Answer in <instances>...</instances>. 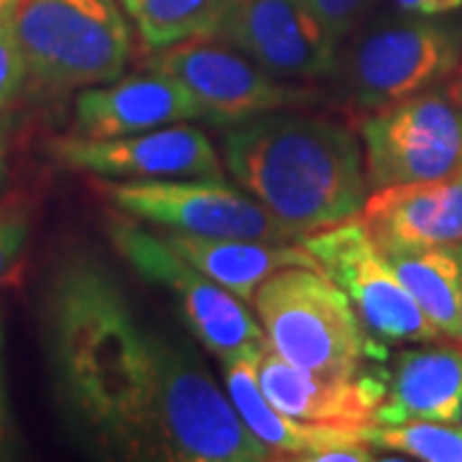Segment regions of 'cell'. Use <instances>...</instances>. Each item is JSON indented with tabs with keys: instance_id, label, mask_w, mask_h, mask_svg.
Here are the masks:
<instances>
[{
	"instance_id": "obj_1",
	"label": "cell",
	"mask_w": 462,
	"mask_h": 462,
	"mask_svg": "<svg viewBox=\"0 0 462 462\" xmlns=\"http://www.w3.org/2000/svg\"><path fill=\"white\" fill-rule=\"evenodd\" d=\"M51 385L69 430L111 460H162L160 413L172 339L147 331L116 278L69 254L42 298Z\"/></svg>"
},
{
	"instance_id": "obj_2",
	"label": "cell",
	"mask_w": 462,
	"mask_h": 462,
	"mask_svg": "<svg viewBox=\"0 0 462 462\" xmlns=\"http://www.w3.org/2000/svg\"><path fill=\"white\" fill-rule=\"evenodd\" d=\"M221 160L300 239L360 216L367 203L363 142L331 118L273 111L231 124Z\"/></svg>"
},
{
	"instance_id": "obj_3",
	"label": "cell",
	"mask_w": 462,
	"mask_h": 462,
	"mask_svg": "<svg viewBox=\"0 0 462 462\" xmlns=\"http://www.w3.org/2000/svg\"><path fill=\"white\" fill-rule=\"evenodd\" d=\"M252 306L267 346L306 370L360 373L380 345L367 334L345 291L324 270H281L257 288Z\"/></svg>"
},
{
	"instance_id": "obj_4",
	"label": "cell",
	"mask_w": 462,
	"mask_h": 462,
	"mask_svg": "<svg viewBox=\"0 0 462 462\" xmlns=\"http://www.w3.org/2000/svg\"><path fill=\"white\" fill-rule=\"evenodd\" d=\"M14 29L29 78L54 90L114 83L132 57L118 0H23Z\"/></svg>"
},
{
	"instance_id": "obj_5",
	"label": "cell",
	"mask_w": 462,
	"mask_h": 462,
	"mask_svg": "<svg viewBox=\"0 0 462 462\" xmlns=\"http://www.w3.org/2000/svg\"><path fill=\"white\" fill-rule=\"evenodd\" d=\"M462 57V36L437 18L403 14L383 21L337 60L342 88L367 111H380L434 90Z\"/></svg>"
},
{
	"instance_id": "obj_6",
	"label": "cell",
	"mask_w": 462,
	"mask_h": 462,
	"mask_svg": "<svg viewBox=\"0 0 462 462\" xmlns=\"http://www.w3.org/2000/svg\"><path fill=\"white\" fill-rule=\"evenodd\" d=\"M108 234L124 260L144 281L165 288L175 298L188 329L203 349L218 360L263 355L267 349L260 319L249 311L247 300L182 260L162 234H152L129 221H111Z\"/></svg>"
},
{
	"instance_id": "obj_7",
	"label": "cell",
	"mask_w": 462,
	"mask_h": 462,
	"mask_svg": "<svg viewBox=\"0 0 462 462\" xmlns=\"http://www.w3.org/2000/svg\"><path fill=\"white\" fill-rule=\"evenodd\" d=\"M300 245L314 254L327 278L345 291L375 342L421 345L442 339L360 216L306 234Z\"/></svg>"
},
{
	"instance_id": "obj_8",
	"label": "cell",
	"mask_w": 462,
	"mask_h": 462,
	"mask_svg": "<svg viewBox=\"0 0 462 462\" xmlns=\"http://www.w3.org/2000/svg\"><path fill=\"white\" fill-rule=\"evenodd\" d=\"M100 185L121 214L157 229L216 239L300 242L296 229L267 211L245 188H234L226 180H114Z\"/></svg>"
},
{
	"instance_id": "obj_9",
	"label": "cell",
	"mask_w": 462,
	"mask_h": 462,
	"mask_svg": "<svg viewBox=\"0 0 462 462\" xmlns=\"http://www.w3.org/2000/svg\"><path fill=\"white\" fill-rule=\"evenodd\" d=\"M360 142L375 190L442 180L462 170V103L452 93L427 90L365 116Z\"/></svg>"
},
{
	"instance_id": "obj_10",
	"label": "cell",
	"mask_w": 462,
	"mask_h": 462,
	"mask_svg": "<svg viewBox=\"0 0 462 462\" xmlns=\"http://www.w3.org/2000/svg\"><path fill=\"white\" fill-rule=\"evenodd\" d=\"M149 69L172 75L196 98L203 121L239 124L309 100V93L275 78L218 36H196L160 50Z\"/></svg>"
},
{
	"instance_id": "obj_11",
	"label": "cell",
	"mask_w": 462,
	"mask_h": 462,
	"mask_svg": "<svg viewBox=\"0 0 462 462\" xmlns=\"http://www.w3.org/2000/svg\"><path fill=\"white\" fill-rule=\"evenodd\" d=\"M60 167L103 180H226V167L208 136L190 124H172L132 136L88 139L60 136L50 142Z\"/></svg>"
},
{
	"instance_id": "obj_12",
	"label": "cell",
	"mask_w": 462,
	"mask_h": 462,
	"mask_svg": "<svg viewBox=\"0 0 462 462\" xmlns=\"http://www.w3.org/2000/svg\"><path fill=\"white\" fill-rule=\"evenodd\" d=\"M211 36L245 51L281 80L329 75L339 60V44L306 0H229Z\"/></svg>"
},
{
	"instance_id": "obj_13",
	"label": "cell",
	"mask_w": 462,
	"mask_h": 462,
	"mask_svg": "<svg viewBox=\"0 0 462 462\" xmlns=\"http://www.w3.org/2000/svg\"><path fill=\"white\" fill-rule=\"evenodd\" d=\"M257 380L278 411L314 424H373L385 396V383L375 365L352 375L316 373L282 360L270 346L260 355Z\"/></svg>"
},
{
	"instance_id": "obj_14",
	"label": "cell",
	"mask_w": 462,
	"mask_h": 462,
	"mask_svg": "<svg viewBox=\"0 0 462 462\" xmlns=\"http://www.w3.org/2000/svg\"><path fill=\"white\" fill-rule=\"evenodd\" d=\"M188 121H203L196 98L172 75L149 69L147 75L83 88L75 98L72 134L116 139Z\"/></svg>"
},
{
	"instance_id": "obj_15",
	"label": "cell",
	"mask_w": 462,
	"mask_h": 462,
	"mask_svg": "<svg viewBox=\"0 0 462 462\" xmlns=\"http://www.w3.org/2000/svg\"><path fill=\"white\" fill-rule=\"evenodd\" d=\"M385 396L373 424L457 421L462 411V342H421L398 349L380 367Z\"/></svg>"
},
{
	"instance_id": "obj_16",
	"label": "cell",
	"mask_w": 462,
	"mask_h": 462,
	"mask_svg": "<svg viewBox=\"0 0 462 462\" xmlns=\"http://www.w3.org/2000/svg\"><path fill=\"white\" fill-rule=\"evenodd\" d=\"M360 218L383 252L460 245L462 170L442 180L378 188Z\"/></svg>"
},
{
	"instance_id": "obj_17",
	"label": "cell",
	"mask_w": 462,
	"mask_h": 462,
	"mask_svg": "<svg viewBox=\"0 0 462 462\" xmlns=\"http://www.w3.org/2000/svg\"><path fill=\"white\" fill-rule=\"evenodd\" d=\"M257 363L260 355L221 360L224 383L239 416L245 419L252 434L275 455V460L291 457V460L309 462L316 452H324L329 447L365 442L367 424H314V421H298L278 411L260 388Z\"/></svg>"
},
{
	"instance_id": "obj_18",
	"label": "cell",
	"mask_w": 462,
	"mask_h": 462,
	"mask_svg": "<svg viewBox=\"0 0 462 462\" xmlns=\"http://www.w3.org/2000/svg\"><path fill=\"white\" fill-rule=\"evenodd\" d=\"M170 247L203 275L224 285L242 300H252L257 288L275 273L288 267L321 270L316 257L300 242H264V239H216L196 234H162Z\"/></svg>"
},
{
	"instance_id": "obj_19",
	"label": "cell",
	"mask_w": 462,
	"mask_h": 462,
	"mask_svg": "<svg viewBox=\"0 0 462 462\" xmlns=\"http://www.w3.org/2000/svg\"><path fill=\"white\" fill-rule=\"evenodd\" d=\"M385 257L439 334L462 342V242L445 247L385 249Z\"/></svg>"
},
{
	"instance_id": "obj_20",
	"label": "cell",
	"mask_w": 462,
	"mask_h": 462,
	"mask_svg": "<svg viewBox=\"0 0 462 462\" xmlns=\"http://www.w3.org/2000/svg\"><path fill=\"white\" fill-rule=\"evenodd\" d=\"M149 50L211 36L229 0H118Z\"/></svg>"
},
{
	"instance_id": "obj_21",
	"label": "cell",
	"mask_w": 462,
	"mask_h": 462,
	"mask_svg": "<svg viewBox=\"0 0 462 462\" xmlns=\"http://www.w3.org/2000/svg\"><path fill=\"white\" fill-rule=\"evenodd\" d=\"M365 442L373 449L401 452L411 460L462 462V424L457 421L367 424Z\"/></svg>"
},
{
	"instance_id": "obj_22",
	"label": "cell",
	"mask_w": 462,
	"mask_h": 462,
	"mask_svg": "<svg viewBox=\"0 0 462 462\" xmlns=\"http://www.w3.org/2000/svg\"><path fill=\"white\" fill-rule=\"evenodd\" d=\"M26 80L29 67L18 44L14 21H0V111L18 98Z\"/></svg>"
},
{
	"instance_id": "obj_23",
	"label": "cell",
	"mask_w": 462,
	"mask_h": 462,
	"mask_svg": "<svg viewBox=\"0 0 462 462\" xmlns=\"http://www.w3.org/2000/svg\"><path fill=\"white\" fill-rule=\"evenodd\" d=\"M316 18L324 23L329 36L342 47L349 32L360 23L365 14L378 3V0H306Z\"/></svg>"
},
{
	"instance_id": "obj_24",
	"label": "cell",
	"mask_w": 462,
	"mask_h": 462,
	"mask_svg": "<svg viewBox=\"0 0 462 462\" xmlns=\"http://www.w3.org/2000/svg\"><path fill=\"white\" fill-rule=\"evenodd\" d=\"M32 236V221L21 208H5L0 211V282L14 270L26 252Z\"/></svg>"
},
{
	"instance_id": "obj_25",
	"label": "cell",
	"mask_w": 462,
	"mask_h": 462,
	"mask_svg": "<svg viewBox=\"0 0 462 462\" xmlns=\"http://www.w3.org/2000/svg\"><path fill=\"white\" fill-rule=\"evenodd\" d=\"M462 0H396V8L401 14H411V16L439 18L457 11Z\"/></svg>"
},
{
	"instance_id": "obj_26",
	"label": "cell",
	"mask_w": 462,
	"mask_h": 462,
	"mask_svg": "<svg viewBox=\"0 0 462 462\" xmlns=\"http://www.w3.org/2000/svg\"><path fill=\"white\" fill-rule=\"evenodd\" d=\"M14 439V424H11V409H8V393H5V370H3V327H0V457L8 452Z\"/></svg>"
},
{
	"instance_id": "obj_27",
	"label": "cell",
	"mask_w": 462,
	"mask_h": 462,
	"mask_svg": "<svg viewBox=\"0 0 462 462\" xmlns=\"http://www.w3.org/2000/svg\"><path fill=\"white\" fill-rule=\"evenodd\" d=\"M23 0H0V21H14Z\"/></svg>"
},
{
	"instance_id": "obj_28",
	"label": "cell",
	"mask_w": 462,
	"mask_h": 462,
	"mask_svg": "<svg viewBox=\"0 0 462 462\" xmlns=\"http://www.w3.org/2000/svg\"><path fill=\"white\" fill-rule=\"evenodd\" d=\"M449 93L455 96V100H460L462 103V80H457V83L452 85V88H449Z\"/></svg>"
},
{
	"instance_id": "obj_29",
	"label": "cell",
	"mask_w": 462,
	"mask_h": 462,
	"mask_svg": "<svg viewBox=\"0 0 462 462\" xmlns=\"http://www.w3.org/2000/svg\"><path fill=\"white\" fill-rule=\"evenodd\" d=\"M3 167H5V149H3V134H0V180H3Z\"/></svg>"
},
{
	"instance_id": "obj_30",
	"label": "cell",
	"mask_w": 462,
	"mask_h": 462,
	"mask_svg": "<svg viewBox=\"0 0 462 462\" xmlns=\"http://www.w3.org/2000/svg\"><path fill=\"white\" fill-rule=\"evenodd\" d=\"M457 424H462V411H460V419H457Z\"/></svg>"
}]
</instances>
